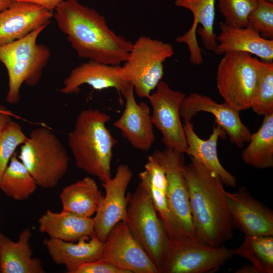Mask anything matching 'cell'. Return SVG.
Listing matches in <instances>:
<instances>
[{
  "label": "cell",
  "mask_w": 273,
  "mask_h": 273,
  "mask_svg": "<svg viewBox=\"0 0 273 273\" xmlns=\"http://www.w3.org/2000/svg\"><path fill=\"white\" fill-rule=\"evenodd\" d=\"M87 239L73 243L49 237L43 240V245L54 263L64 265L67 272L74 273L81 265L101 257L103 242L95 234Z\"/></svg>",
  "instance_id": "20"
},
{
  "label": "cell",
  "mask_w": 273,
  "mask_h": 273,
  "mask_svg": "<svg viewBox=\"0 0 273 273\" xmlns=\"http://www.w3.org/2000/svg\"><path fill=\"white\" fill-rule=\"evenodd\" d=\"M16 0H0V11L8 8Z\"/></svg>",
  "instance_id": "38"
},
{
  "label": "cell",
  "mask_w": 273,
  "mask_h": 273,
  "mask_svg": "<svg viewBox=\"0 0 273 273\" xmlns=\"http://www.w3.org/2000/svg\"><path fill=\"white\" fill-rule=\"evenodd\" d=\"M124 98L126 103L124 111L113 125L121 131L133 147L148 151L156 139L150 108L146 103L136 102L133 88Z\"/></svg>",
  "instance_id": "19"
},
{
  "label": "cell",
  "mask_w": 273,
  "mask_h": 273,
  "mask_svg": "<svg viewBox=\"0 0 273 273\" xmlns=\"http://www.w3.org/2000/svg\"><path fill=\"white\" fill-rule=\"evenodd\" d=\"M0 272H1V268H0Z\"/></svg>",
  "instance_id": "40"
},
{
  "label": "cell",
  "mask_w": 273,
  "mask_h": 273,
  "mask_svg": "<svg viewBox=\"0 0 273 273\" xmlns=\"http://www.w3.org/2000/svg\"><path fill=\"white\" fill-rule=\"evenodd\" d=\"M47 27L42 26L20 39L0 46V62L8 75L6 101L10 104L20 101V91L23 83L34 86L41 78L51 51L47 46L38 44L37 40Z\"/></svg>",
  "instance_id": "4"
},
{
  "label": "cell",
  "mask_w": 273,
  "mask_h": 273,
  "mask_svg": "<svg viewBox=\"0 0 273 273\" xmlns=\"http://www.w3.org/2000/svg\"><path fill=\"white\" fill-rule=\"evenodd\" d=\"M38 185L16 154L11 157L0 179V190L15 200L28 199Z\"/></svg>",
  "instance_id": "28"
},
{
  "label": "cell",
  "mask_w": 273,
  "mask_h": 273,
  "mask_svg": "<svg viewBox=\"0 0 273 273\" xmlns=\"http://www.w3.org/2000/svg\"><path fill=\"white\" fill-rule=\"evenodd\" d=\"M223 56L216 74L219 94L239 111L251 108L260 77V60L244 52L233 51Z\"/></svg>",
  "instance_id": "7"
},
{
  "label": "cell",
  "mask_w": 273,
  "mask_h": 273,
  "mask_svg": "<svg viewBox=\"0 0 273 273\" xmlns=\"http://www.w3.org/2000/svg\"><path fill=\"white\" fill-rule=\"evenodd\" d=\"M205 112L215 116V122L224 130L230 141L238 147L248 143L251 133L242 122L240 111L224 102L218 103L208 96L196 92L186 96L180 108L184 122H191L198 113Z\"/></svg>",
  "instance_id": "14"
},
{
  "label": "cell",
  "mask_w": 273,
  "mask_h": 273,
  "mask_svg": "<svg viewBox=\"0 0 273 273\" xmlns=\"http://www.w3.org/2000/svg\"><path fill=\"white\" fill-rule=\"evenodd\" d=\"M216 0H175V5L189 10L193 16L191 27L183 35L176 38L177 43L187 44L190 61L194 65L203 63L201 49L196 39V32L200 36L207 50L214 51L217 46V35L214 32Z\"/></svg>",
  "instance_id": "17"
},
{
  "label": "cell",
  "mask_w": 273,
  "mask_h": 273,
  "mask_svg": "<svg viewBox=\"0 0 273 273\" xmlns=\"http://www.w3.org/2000/svg\"><path fill=\"white\" fill-rule=\"evenodd\" d=\"M260 74L251 108L256 114L273 113V62L260 60Z\"/></svg>",
  "instance_id": "30"
},
{
  "label": "cell",
  "mask_w": 273,
  "mask_h": 273,
  "mask_svg": "<svg viewBox=\"0 0 273 273\" xmlns=\"http://www.w3.org/2000/svg\"><path fill=\"white\" fill-rule=\"evenodd\" d=\"M247 26L262 37L273 39V3L257 0V3L249 16Z\"/></svg>",
  "instance_id": "33"
},
{
  "label": "cell",
  "mask_w": 273,
  "mask_h": 273,
  "mask_svg": "<svg viewBox=\"0 0 273 273\" xmlns=\"http://www.w3.org/2000/svg\"><path fill=\"white\" fill-rule=\"evenodd\" d=\"M103 196L95 180L90 177L66 186L59 195L63 211L91 217Z\"/></svg>",
  "instance_id": "26"
},
{
  "label": "cell",
  "mask_w": 273,
  "mask_h": 273,
  "mask_svg": "<svg viewBox=\"0 0 273 273\" xmlns=\"http://www.w3.org/2000/svg\"><path fill=\"white\" fill-rule=\"evenodd\" d=\"M84 84L97 90L114 88L124 97L133 88L127 80L122 66L89 60L71 71L60 92L65 94L77 93Z\"/></svg>",
  "instance_id": "15"
},
{
  "label": "cell",
  "mask_w": 273,
  "mask_h": 273,
  "mask_svg": "<svg viewBox=\"0 0 273 273\" xmlns=\"http://www.w3.org/2000/svg\"><path fill=\"white\" fill-rule=\"evenodd\" d=\"M174 54L171 45L149 37L133 43L122 67L138 97L147 98L156 89L164 75V62Z\"/></svg>",
  "instance_id": "9"
},
{
  "label": "cell",
  "mask_w": 273,
  "mask_h": 273,
  "mask_svg": "<svg viewBox=\"0 0 273 273\" xmlns=\"http://www.w3.org/2000/svg\"><path fill=\"white\" fill-rule=\"evenodd\" d=\"M184 153L166 147L151 154L163 169L167 179V199L173 229L171 239L196 242L194 233L185 176Z\"/></svg>",
  "instance_id": "8"
},
{
  "label": "cell",
  "mask_w": 273,
  "mask_h": 273,
  "mask_svg": "<svg viewBox=\"0 0 273 273\" xmlns=\"http://www.w3.org/2000/svg\"><path fill=\"white\" fill-rule=\"evenodd\" d=\"M28 136L19 123L12 120L0 131V179L16 148L22 145Z\"/></svg>",
  "instance_id": "31"
},
{
  "label": "cell",
  "mask_w": 273,
  "mask_h": 273,
  "mask_svg": "<svg viewBox=\"0 0 273 273\" xmlns=\"http://www.w3.org/2000/svg\"><path fill=\"white\" fill-rule=\"evenodd\" d=\"M53 12L29 2L16 0L0 11V46L20 39L47 26Z\"/></svg>",
  "instance_id": "18"
},
{
  "label": "cell",
  "mask_w": 273,
  "mask_h": 273,
  "mask_svg": "<svg viewBox=\"0 0 273 273\" xmlns=\"http://www.w3.org/2000/svg\"><path fill=\"white\" fill-rule=\"evenodd\" d=\"M223 244L213 247L187 239H169L163 273H210L233 256Z\"/></svg>",
  "instance_id": "10"
},
{
  "label": "cell",
  "mask_w": 273,
  "mask_h": 273,
  "mask_svg": "<svg viewBox=\"0 0 273 273\" xmlns=\"http://www.w3.org/2000/svg\"><path fill=\"white\" fill-rule=\"evenodd\" d=\"M185 176L197 242L218 247L233 238L226 191L220 177L190 157Z\"/></svg>",
  "instance_id": "2"
},
{
  "label": "cell",
  "mask_w": 273,
  "mask_h": 273,
  "mask_svg": "<svg viewBox=\"0 0 273 273\" xmlns=\"http://www.w3.org/2000/svg\"><path fill=\"white\" fill-rule=\"evenodd\" d=\"M11 117L17 118H20L11 111L3 107H0V131L4 125L11 120Z\"/></svg>",
  "instance_id": "36"
},
{
  "label": "cell",
  "mask_w": 273,
  "mask_h": 273,
  "mask_svg": "<svg viewBox=\"0 0 273 273\" xmlns=\"http://www.w3.org/2000/svg\"><path fill=\"white\" fill-rule=\"evenodd\" d=\"M110 119L109 114L98 109H84L68 140L77 166L102 183L112 177L113 149L118 143L106 126Z\"/></svg>",
  "instance_id": "3"
},
{
  "label": "cell",
  "mask_w": 273,
  "mask_h": 273,
  "mask_svg": "<svg viewBox=\"0 0 273 273\" xmlns=\"http://www.w3.org/2000/svg\"><path fill=\"white\" fill-rule=\"evenodd\" d=\"M218 1L219 10L225 18L224 23L236 28L247 26L249 16L257 3V0Z\"/></svg>",
  "instance_id": "32"
},
{
  "label": "cell",
  "mask_w": 273,
  "mask_h": 273,
  "mask_svg": "<svg viewBox=\"0 0 273 273\" xmlns=\"http://www.w3.org/2000/svg\"><path fill=\"white\" fill-rule=\"evenodd\" d=\"M31 3L39 5L51 12H54L57 6L64 0H18Z\"/></svg>",
  "instance_id": "35"
},
{
  "label": "cell",
  "mask_w": 273,
  "mask_h": 273,
  "mask_svg": "<svg viewBox=\"0 0 273 273\" xmlns=\"http://www.w3.org/2000/svg\"><path fill=\"white\" fill-rule=\"evenodd\" d=\"M103 243L100 259L130 273H159L124 220L112 229Z\"/></svg>",
  "instance_id": "12"
},
{
  "label": "cell",
  "mask_w": 273,
  "mask_h": 273,
  "mask_svg": "<svg viewBox=\"0 0 273 273\" xmlns=\"http://www.w3.org/2000/svg\"><path fill=\"white\" fill-rule=\"evenodd\" d=\"M53 17L79 58L111 65L126 60L133 43L110 29L95 9L78 0H64Z\"/></svg>",
  "instance_id": "1"
},
{
  "label": "cell",
  "mask_w": 273,
  "mask_h": 273,
  "mask_svg": "<svg viewBox=\"0 0 273 273\" xmlns=\"http://www.w3.org/2000/svg\"><path fill=\"white\" fill-rule=\"evenodd\" d=\"M183 127L188 146L186 154L218 175L223 184L235 187V177L223 167L218 158V141L226 135L222 127L215 122L212 133L207 140L202 139L197 135L191 122H185Z\"/></svg>",
  "instance_id": "22"
},
{
  "label": "cell",
  "mask_w": 273,
  "mask_h": 273,
  "mask_svg": "<svg viewBox=\"0 0 273 273\" xmlns=\"http://www.w3.org/2000/svg\"><path fill=\"white\" fill-rule=\"evenodd\" d=\"M133 174L128 165L121 164L114 176L102 183L105 194L93 218L95 234L102 242L112 229L125 219L127 205L126 192Z\"/></svg>",
  "instance_id": "13"
},
{
  "label": "cell",
  "mask_w": 273,
  "mask_h": 273,
  "mask_svg": "<svg viewBox=\"0 0 273 273\" xmlns=\"http://www.w3.org/2000/svg\"><path fill=\"white\" fill-rule=\"evenodd\" d=\"M228 206L233 226L245 235L273 236V212L253 198L247 188L226 193Z\"/></svg>",
  "instance_id": "16"
},
{
  "label": "cell",
  "mask_w": 273,
  "mask_h": 273,
  "mask_svg": "<svg viewBox=\"0 0 273 273\" xmlns=\"http://www.w3.org/2000/svg\"><path fill=\"white\" fill-rule=\"evenodd\" d=\"M38 225L40 232L65 241L89 239L95 234L93 218L63 210L60 212L46 210L39 218Z\"/></svg>",
  "instance_id": "24"
},
{
  "label": "cell",
  "mask_w": 273,
  "mask_h": 273,
  "mask_svg": "<svg viewBox=\"0 0 273 273\" xmlns=\"http://www.w3.org/2000/svg\"><path fill=\"white\" fill-rule=\"evenodd\" d=\"M220 32L216 37L217 46L214 52L223 55L233 51L246 52L261 60L272 61L273 39L262 37L251 27L236 28L220 23Z\"/></svg>",
  "instance_id": "21"
},
{
  "label": "cell",
  "mask_w": 273,
  "mask_h": 273,
  "mask_svg": "<svg viewBox=\"0 0 273 273\" xmlns=\"http://www.w3.org/2000/svg\"><path fill=\"white\" fill-rule=\"evenodd\" d=\"M140 184L147 190L169 239L173 237L172 220L167 199V179L165 173L151 155L144 170L139 174Z\"/></svg>",
  "instance_id": "25"
},
{
  "label": "cell",
  "mask_w": 273,
  "mask_h": 273,
  "mask_svg": "<svg viewBox=\"0 0 273 273\" xmlns=\"http://www.w3.org/2000/svg\"><path fill=\"white\" fill-rule=\"evenodd\" d=\"M38 186L55 187L68 169L69 158L65 147L50 129L41 127L33 130L21 145L17 156Z\"/></svg>",
  "instance_id": "5"
},
{
  "label": "cell",
  "mask_w": 273,
  "mask_h": 273,
  "mask_svg": "<svg viewBox=\"0 0 273 273\" xmlns=\"http://www.w3.org/2000/svg\"><path fill=\"white\" fill-rule=\"evenodd\" d=\"M236 273H257L256 269L251 265H245L238 269Z\"/></svg>",
  "instance_id": "37"
},
{
  "label": "cell",
  "mask_w": 273,
  "mask_h": 273,
  "mask_svg": "<svg viewBox=\"0 0 273 273\" xmlns=\"http://www.w3.org/2000/svg\"><path fill=\"white\" fill-rule=\"evenodd\" d=\"M74 273H130L108 262L99 259L80 266Z\"/></svg>",
  "instance_id": "34"
},
{
  "label": "cell",
  "mask_w": 273,
  "mask_h": 273,
  "mask_svg": "<svg viewBox=\"0 0 273 273\" xmlns=\"http://www.w3.org/2000/svg\"><path fill=\"white\" fill-rule=\"evenodd\" d=\"M30 228L22 231L18 240L13 241L0 233V268L1 273H44L41 261L33 257L30 240Z\"/></svg>",
  "instance_id": "23"
},
{
  "label": "cell",
  "mask_w": 273,
  "mask_h": 273,
  "mask_svg": "<svg viewBox=\"0 0 273 273\" xmlns=\"http://www.w3.org/2000/svg\"><path fill=\"white\" fill-rule=\"evenodd\" d=\"M242 158L247 164L257 169L273 167V113L264 116L257 132L251 134Z\"/></svg>",
  "instance_id": "27"
},
{
  "label": "cell",
  "mask_w": 273,
  "mask_h": 273,
  "mask_svg": "<svg viewBox=\"0 0 273 273\" xmlns=\"http://www.w3.org/2000/svg\"><path fill=\"white\" fill-rule=\"evenodd\" d=\"M124 221L145 252L163 273L168 237L147 190L139 183L133 193L127 195Z\"/></svg>",
  "instance_id": "6"
},
{
  "label": "cell",
  "mask_w": 273,
  "mask_h": 273,
  "mask_svg": "<svg viewBox=\"0 0 273 273\" xmlns=\"http://www.w3.org/2000/svg\"><path fill=\"white\" fill-rule=\"evenodd\" d=\"M242 244L231 250L249 260L257 273L273 272V236L245 235Z\"/></svg>",
  "instance_id": "29"
},
{
  "label": "cell",
  "mask_w": 273,
  "mask_h": 273,
  "mask_svg": "<svg viewBox=\"0 0 273 273\" xmlns=\"http://www.w3.org/2000/svg\"><path fill=\"white\" fill-rule=\"evenodd\" d=\"M264 1L269 2V3H273V0H264Z\"/></svg>",
  "instance_id": "39"
},
{
  "label": "cell",
  "mask_w": 273,
  "mask_h": 273,
  "mask_svg": "<svg viewBox=\"0 0 273 273\" xmlns=\"http://www.w3.org/2000/svg\"><path fill=\"white\" fill-rule=\"evenodd\" d=\"M186 96L161 81L147 98L152 108V122L161 133L163 144L186 154L188 146L180 116Z\"/></svg>",
  "instance_id": "11"
}]
</instances>
